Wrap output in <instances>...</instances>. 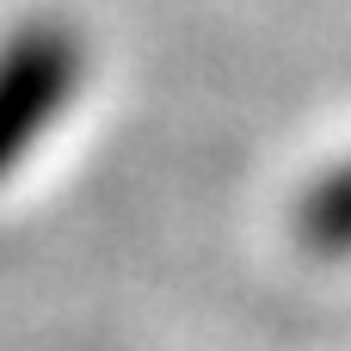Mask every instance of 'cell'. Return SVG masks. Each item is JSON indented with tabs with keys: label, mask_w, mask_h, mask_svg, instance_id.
Listing matches in <instances>:
<instances>
[{
	"label": "cell",
	"mask_w": 351,
	"mask_h": 351,
	"mask_svg": "<svg viewBox=\"0 0 351 351\" xmlns=\"http://www.w3.org/2000/svg\"><path fill=\"white\" fill-rule=\"evenodd\" d=\"M68 43L62 37H19L6 56H0V167L31 142V130L56 111L62 86H68Z\"/></svg>",
	"instance_id": "cell-1"
},
{
	"label": "cell",
	"mask_w": 351,
	"mask_h": 351,
	"mask_svg": "<svg viewBox=\"0 0 351 351\" xmlns=\"http://www.w3.org/2000/svg\"><path fill=\"white\" fill-rule=\"evenodd\" d=\"M315 234L321 241H351V179H333L321 197H315Z\"/></svg>",
	"instance_id": "cell-2"
}]
</instances>
